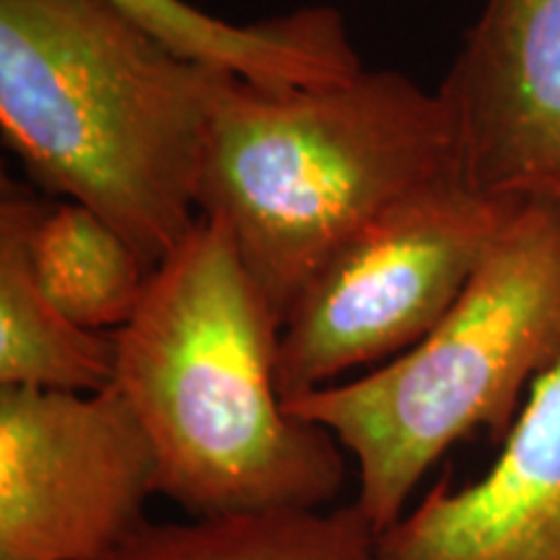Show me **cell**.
I'll use <instances>...</instances> for the list:
<instances>
[{
  "label": "cell",
  "instance_id": "1",
  "mask_svg": "<svg viewBox=\"0 0 560 560\" xmlns=\"http://www.w3.org/2000/svg\"><path fill=\"white\" fill-rule=\"evenodd\" d=\"M280 319L229 231L202 219L151 272L115 332V384L159 465V495L192 520L322 509L346 450L278 395Z\"/></svg>",
  "mask_w": 560,
  "mask_h": 560
},
{
  "label": "cell",
  "instance_id": "2",
  "mask_svg": "<svg viewBox=\"0 0 560 560\" xmlns=\"http://www.w3.org/2000/svg\"><path fill=\"white\" fill-rule=\"evenodd\" d=\"M226 75L172 52L107 0H0L5 145L37 185L120 231L151 270L200 221Z\"/></svg>",
  "mask_w": 560,
  "mask_h": 560
},
{
  "label": "cell",
  "instance_id": "3",
  "mask_svg": "<svg viewBox=\"0 0 560 560\" xmlns=\"http://www.w3.org/2000/svg\"><path fill=\"white\" fill-rule=\"evenodd\" d=\"M457 177L436 91L397 70L262 89L226 75L202 156L198 210L229 231L283 327L314 278L371 223Z\"/></svg>",
  "mask_w": 560,
  "mask_h": 560
},
{
  "label": "cell",
  "instance_id": "4",
  "mask_svg": "<svg viewBox=\"0 0 560 560\" xmlns=\"http://www.w3.org/2000/svg\"><path fill=\"white\" fill-rule=\"evenodd\" d=\"M560 361V210L516 202L457 304L418 346L359 380L285 402L327 429L359 467L376 535L457 441H506L524 392Z\"/></svg>",
  "mask_w": 560,
  "mask_h": 560
},
{
  "label": "cell",
  "instance_id": "5",
  "mask_svg": "<svg viewBox=\"0 0 560 560\" xmlns=\"http://www.w3.org/2000/svg\"><path fill=\"white\" fill-rule=\"evenodd\" d=\"M514 206L450 177L371 223L280 327L283 405L418 346L457 304Z\"/></svg>",
  "mask_w": 560,
  "mask_h": 560
},
{
  "label": "cell",
  "instance_id": "6",
  "mask_svg": "<svg viewBox=\"0 0 560 560\" xmlns=\"http://www.w3.org/2000/svg\"><path fill=\"white\" fill-rule=\"evenodd\" d=\"M151 495L156 454L115 389L0 387V560H115Z\"/></svg>",
  "mask_w": 560,
  "mask_h": 560
},
{
  "label": "cell",
  "instance_id": "7",
  "mask_svg": "<svg viewBox=\"0 0 560 560\" xmlns=\"http://www.w3.org/2000/svg\"><path fill=\"white\" fill-rule=\"evenodd\" d=\"M436 94L470 190L560 210V0H486Z\"/></svg>",
  "mask_w": 560,
  "mask_h": 560
},
{
  "label": "cell",
  "instance_id": "8",
  "mask_svg": "<svg viewBox=\"0 0 560 560\" xmlns=\"http://www.w3.org/2000/svg\"><path fill=\"white\" fill-rule=\"evenodd\" d=\"M382 560H560V361L480 480H436L380 535Z\"/></svg>",
  "mask_w": 560,
  "mask_h": 560
},
{
  "label": "cell",
  "instance_id": "9",
  "mask_svg": "<svg viewBox=\"0 0 560 560\" xmlns=\"http://www.w3.org/2000/svg\"><path fill=\"white\" fill-rule=\"evenodd\" d=\"M107 3L182 58L262 89L325 86L363 70L346 16L332 5H304L255 24H234L187 0Z\"/></svg>",
  "mask_w": 560,
  "mask_h": 560
},
{
  "label": "cell",
  "instance_id": "10",
  "mask_svg": "<svg viewBox=\"0 0 560 560\" xmlns=\"http://www.w3.org/2000/svg\"><path fill=\"white\" fill-rule=\"evenodd\" d=\"M34 198L3 182L0 200V387L96 395L115 384V332L68 319L34 278L26 221Z\"/></svg>",
  "mask_w": 560,
  "mask_h": 560
},
{
  "label": "cell",
  "instance_id": "11",
  "mask_svg": "<svg viewBox=\"0 0 560 560\" xmlns=\"http://www.w3.org/2000/svg\"><path fill=\"white\" fill-rule=\"evenodd\" d=\"M26 252L47 299L94 332L112 335L128 325L153 272L120 231L73 200H34Z\"/></svg>",
  "mask_w": 560,
  "mask_h": 560
},
{
  "label": "cell",
  "instance_id": "12",
  "mask_svg": "<svg viewBox=\"0 0 560 560\" xmlns=\"http://www.w3.org/2000/svg\"><path fill=\"white\" fill-rule=\"evenodd\" d=\"M115 560H382L355 501L338 509L257 511L145 524Z\"/></svg>",
  "mask_w": 560,
  "mask_h": 560
}]
</instances>
